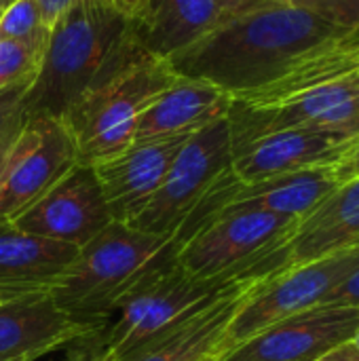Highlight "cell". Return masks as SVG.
Here are the masks:
<instances>
[{"instance_id": "cell-26", "label": "cell", "mask_w": 359, "mask_h": 361, "mask_svg": "<svg viewBox=\"0 0 359 361\" xmlns=\"http://www.w3.org/2000/svg\"><path fill=\"white\" fill-rule=\"evenodd\" d=\"M330 167H332V171H334V176H336V180L341 184L349 182L353 178H359V135L349 140V144H347L345 152L341 154V159Z\"/></svg>"}, {"instance_id": "cell-31", "label": "cell", "mask_w": 359, "mask_h": 361, "mask_svg": "<svg viewBox=\"0 0 359 361\" xmlns=\"http://www.w3.org/2000/svg\"><path fill=\"white\" fill-rule=\"evenodd\" d=\"M36 2H38L44 27L51 30V25L61 17V13H66L76 0H36Z\"/></svg>"}, {"instance_id": "cell-1", "label": "cell", "mask_w": 359, "mask_h": 361, "mask_svg": "<svg viewBox=\"0 0 359 361\" xmlns=\"http://www.w3.org/2000/svg\"><path fill=\"white\" fill-rule=\"evenodd\" d=\"M351 34L307 8L275 4L224 19L167 63L178 76L235 97L277 80L313 51Z\"/></svg>"}, {"instance_id": "cell-11", "label": "cell", "mask_w": 359, "mask_h": 361, "mask_svg": "<svg viewBox=\"0 0 359 361\" xmlns=\"http://www.w3.org/2000/svg\"><path fill=\"white\" fill-rule=\"evenodd\" d=\"M8 222L25 233L83 247L114 220L93 167L76 163L40 199Z\"/></svg>"}, {"instance_id": "cell-38", "label": "cell", "mask_w": 359, "mask_h": 361, "mask_svg": "<svg viewBox=\"0 0 359 361\" xmlns=\"http://www.w3.org/2000/svg\"><path fill=\"white\" fill-rule=\"evenodd\" d=\"M203 361H220V357H207V360Z\"/></svg>"}, {"instance_id": "cell-23", "label": "cell", "mask_w": 359, "mask_h": 361, "mask_svg": "<svg viewBox=\"0 0 359 361\" xmlns=\"http://www.w3.org/2000/svg\"><path fill=\"white\" fill-rule=\"evenodd\" d=\"M49 30L42 23L36 0H15L0 15V40L47 42Z\"/></svg>"}, {"instance_id": "cell-34", "label": "cell", "mask_w": 359, "mask_h": 361, "mask_svg": "<svg viewBox=\"0 0 359 361\" xmlns=\"http://www.w3.org/2000/svg\"><path fill=\"white\" fill-rule=\"evenodd\" d=\"M332 131H336V133H341L345 137H355V135H359V102L358 106H355V110L351 112V116L345 123H341L336 129H332Z\"/></svg>"}, {"instance_id": "cell-24", "label": "cell", "mask_w": 359, "mask_h": 361, "mask_svg": "<svg viewBox=\"0 0 359 361\" xmlns=\"http://www.w3.org/2000/svg\"><path fill=\"white\" fill-rule=\"evenodd\" d=\"M288 4L307 8L349 32H359V0H288Z\"/></svg>"}, {"instance_id": "cell-35", "label": "cell", "mask_w": 359, "mask_h": 361, "mask_svg": "<svg viewBox=\"0 0 359 361\" xmlns=\"http://www.w3.org/2000/svg\"><path fill=\"white\" fill-rule=\"evenodd\" d=\"M13 2H15V0H0V15H2V13H4Z\"/></svg>"}, {"instance_id": "cell-21", "label": "cell", "mask_w": 359, "mask_h": 361, "mask_svg": "<svg viewBox=\"0 0 359 361\" xmlns=\"http://www.w3.org/2000/svg\"><path fill=\"white\" fill-rule=\"evenodd\" d=\"M359 68V32L330 42L305 59H300L296 66H292L286 74H281L277 80L235 95L231 97L233 104L241 106H267V104H277L288 97L339 82L347 76H351Z\"/></svg>"}, {"instance_id": "cell-16", "label": "cell", "mask_w": 359, "mask_h": 361, "mask_svg": "<svg viewBox=\"0 0 359 361\" xmlns=\"http://www.w3.org/2000/svg\"><path fill=\"white\" fill-rule=\"evenodd\" d=\"M76 254V245L32 235L0 220V300L51 292Z\"/></svg>"}, {"instance_id": "cell-8", "label": "cell", "mask_w": 359, "mask_h": 361, "mask_svg": "<svg viewBox=\"0 0 359 361\" xmlns=\"http://www.w3.org/2000/svg\"><path fill=\"white\" fill-rule=\"evenodd\" d=\"M300 220L245 205L216 209L178 250V262L197 277L245 267L288 241Z\"/></svg>"}, {"instance_id": "cell-7", "label": "cell", "mask_w": 359, "mask_h": 361, "mask_svg": "<svg viewBox=\"0 0 359 361\" xmlns=\"http://www.w3.org/2000/svg\"><path fill=\"white\" fill-rule=\"evenodd\" d=\"M358 269L359 245L313 262L292 264L281 271L277 277L267 281L231 322L220 343L222 361L267 328L324 305L328 294Z\"/></svg>"}, {"instance_id": "cell-33", "label": "cell", "mask_w": 359, "mask_h": 361, "mask_svg": "<svg viewBox=\"0 0 359 361\" xmlns=\"http://www.w3.org/2000/svg\"><path fill=\"white\" fill-rule=\"evenodd\" d=\"M317 361H359V353L358 349L353 347V343H349V345L339 347L336 351L328 353L326 357H322V360Z\"/></svg>"}, {"instance_id": "cell-18", "label": "cell", "mask_w": 359, "mask_h": 361, "mask_svg": "<svg viewBox=\"0 0 359 361\" xmlns=\"http://www.w3.org/2000/svg\"><path fill=\"white\" fill-rule=\"evenodd\" d=\"M222 21L216 0H146L133 27L146 53L169 59Z\"/></svg>"}, {"instance_id": "cell-37", "label": "cell", "mask_w": 359, "mask_h": 361, "mask_svg": "<svg viewBox=\"0 0 359 361\" xmlns=\"http://www.w3.org/2000/svg\"><path fill=\"white\" fill-rule=\"evenodd\" d=\"M353 78H355V82H358V85H359V68H358V70H355V72H353Z\"/></svg>"}, {"instance_id": "cell-4", "label": "cell", "mask_w": 359, "mask_h": 361, "mask_svg": "<svg viewBox=\"0 0 359 361\" xmlns=\"http://www.w3.org/2000/svg\"><path fill=\"white\" fill-rule=\"evenodd\" d=\"M176 78L167 59L140 53L87 91L61 118L74 140L78 163L95 165L125 150L133 142L140 114Z\"/></svg>"}, {"instance_id": "cell-27", "label": "cell", "mask_w": 359, "mask_h": 361, "mask_svg": "<svg viewBox=\"0 0 359 361\" xmlns=\"http://www.w3.org/2000/svg\"><path fill=\"white\" fill-rule=\"evenodd\" d=\"M104 330L74 343L72 351L61 361H102V355H104Z\"/></svg>"}, {"instance_id": "cell-36", "label": "cell", "mask_w": 359, "mask_h": 361, "mask_svg": "<svg viewBox=\"0 0 359 361\" xmlns=\"http://www.w3.org/2000/svg\"><path fill=\"white\" fill-rule=\"evenodd\" d=\"M353 347L358 349V353H359V332L355 334V338H353Z\"/></svg>"}, {"instance_id": "cell-19", "label": "cell", "mask_w": 359, "mask_h": 361, "mask_svg": "<svg viewBox=\"0 0 359 361\" xmlns=\"http://www.w3.org/2000/svg\"><path fill=\"white\" fill-rule=\"evenodd\" d=\"M359 245V178L343 182L326 197L290 239L294 264L313 262Z\"/></svg>"}, {"instance_id": "cell-12", "label": "cell", "mask_w": 359, "mask_h": 361, "mask_svg": "<svg viewBox=\"0 0 359 361\" xmlns=\"http://www.w3.org/2000/svg\"><path fill=\"white\" fill-rule=\"evenodd\" d=\"M359 332V309L320 305L296 313L256 334L226 360L231 361H317Z\"/></svg>"}, {"instance_id": "cell-29", "label": "cell", "mask_w": 359, "mask_h": 361, "mask_svg": "<svg viewBox=\"0 0 359 361\" xmlns=\"http://www.w3.org/2000/svg\"><path fill=\"white\" fill-rule=\"evenodd\" d=\"M224 19L229 17H237V15H245L252 11H260L267 6H275V4H288V0H216Z\"/></svg>"}, {"instance_id": "cell-5", "label": "cell", "mask_w": 359, "mask_h": 361, "mask_svg": "<svg viewBox=\"0 0 359 361\" xmlns=\"http://www.w3.org/2000/svg\"><path fill=\"white\" fill-rule=\"evenodd\" d=\"M171 237V235H169ZM169 237L112 222L89 243L51 290L57 307L74 317L108 322L125 292L163 250Z\"/></svg>"}, {"instance_id": "cell-6", "label": "cell", "mask_w": 359, "mask_h": 361, "mask_svg": "<svg viewBox=\"0 0 359 361\" xmlns=\"http://www.w3.org/2000/svg\"><path fill=\"white\" fill-rule=\"evenodd\" d=\"M231 167L233 140L229 118L222 116L186 140L159 190L129 226L161 237L174 235Z\"/></svg>"}, {"instance_id": "cell-14", "label": "cell", "mask_w": 359, "mask_h": 361, "mask_svg": "<svg viewBox=\"0 0 359 361\" xmlns=\"http://www.w3.org/2000/svg\"><path fill=\"white\" fill-rule=\"evenodd\" d=\"M188 137L131 142L125 150L91 165L114 222L131 224L142 214Z\"/></svg>"}, {"instance_id": "cell-20", "label": "cell", "mask_w": 359, "mask_h": 361, "mask_svg": "<svg viewBox=\"0 0 359 361\" xmlns=\"http://www.w3.org/2000/svg\"><path fill=\"white\" fill-rule=\"evenodd\" d=\"M339 186L341 182L336 180L330 165L281 173L256 182L235 180L226 205H245L305 220Z\"/></svg>"}, {"instance_id": "cell-10", "label": "cell", "mask_w": 359, "mask_h": 361, "mask_svg": "<svg viewBox=\"0 0 359 361\" xmlns=\"http://www.w3.org/2000/svg\"><path fill=\"white\" fill-rule=\"evenodd\" d=\"M76 163V146L63 121L28 116L0 184V220L28 209Z\"/></svg>"}, {"instance_id": "cell-30", "label": "cell", "mask_w": 359, "mask_h": 361, "mask_svg": "<svg viewBox=\"0 0 359 361\" xmlns=\"http://www.w3.org/2000/svg\"><path fill=\"white\" fill-rule=\"evenodd\" d=\"M28 116L19 118L17 123H13L8 129H4L0 133V184L4 180V173H6V167H8V161H11V154H13V148H15V142L25 125Z\"/></svg>"}, {"instance_id": "cell-32", "label": "cell", "mask_w": 359, "mask_h": 361, "mask_svg": "<svg viewBox=\"0 0 359 361\" xmlns=\"http://www.w3.org/2000/svg\"><path fill=\"white\" fill-rule=\"evenodd\" d=\"M106 2L110 6H114L116 11H121L123 15H127L129 19H135L146 0H106Z\"/></svg>"}, {"instance_id": "cell-25", "label": "cell", "mask_w": 359, "mask_h": 361, "mask_svg": "<svg viewBox=\"0 0 359 361\" xmlns=\"http://www.w3.org/2000/svg\"><path fill=\"white\" fill-rule=\"evenodd\" d=\"M30 82H21V85H15V87L0 91V133L25 116L23 114V95L28 91Z\"/></svg>"}, {"instance_id": "cell-39", "label": "cell", "mask_w": 359, "mask_h": 361, "mask_svg": "<svg viewBox=\"0 0 359 361\" xmlns=\"http://www.w3.org/2000/svg\"><path fill=\"white\" fill-rule=\"evenodd\" d=\"M11 361H30V360H11Z\"/></svg>"}, {"instance_id": "cell-3", "label": "cell", "mask_w": 359, "mask_h": 361, "mask_svg": "<svg viewBox=\"0 0 359 361\" xmlns=\"http://www.w3.org/2000/svg\"><path fill=\"white\" fill-rule=\"evenodd\" d=\"M277 247L235 271L216 277H197L178 262L176 256L180 243L171 235L163 250L150 260L144 273L121 298L116 307V311L121 313L118 322L104 330L102 361L125 360L140 347L171 330L190 313L216 298L222 290L233 286L237 279L258 269Z\"/></svg>"}, {"instance_id": "cell-22", "label": "cell", "mask_w": 359, "mask_h": 361, "mask_svg": "<svg viewBox=\"0 0 359 361\" xmlns=\"http://www.w3.org/2000/svg\"><path fill=\"white\" fill-rule=\"evenodd\" d=\"M44 44L47 42L0 40V91L34 78Z\"/></svg>"}, {"instance_id": "cell-28", "label": "cell", "mask_w": 359, "mask_h": 361, "mask_svg": "<svg viewBox=\"0 0 359 361\" xmlns=\"http://www.w3.org/2000/svg\"><path fill=\"white\" fill-rule=\"evenodd\" d=\"M324 305H345V307H358L359 309V269L347 277L336 290L328 294Z\"/></svg>"}, {"instance_id": "cell-13", "label": "cell", "mask_w": 359, "mask_h": 361, "mask_svg": "<svg viewBox=\"0 0 359 361\" xmlns=\"http://www.w3.org/2000/svg\"><path fill=\"white\" fill-rule=\"evenodd\" d=\"M106 324L61 311L51 292L0 300V361H36L104 330Z\"/></svg>"}, {"instance_id": "cell-40", "label": "cell", "mask_w": 359, "mask_h": 361, "mask_svg": "<svg viewBox=\"0 0 359 361\" xmlns=\"http://www.w3.org/2000/svg\"><path fill=\"white\" fill-rule=\"evenodd\" d=\"M224 361H231V360H224Z\"/></svg>"}, {"instance_id": "cell-9", "label": "cell", "mask_w": 359, "mask_h": 361, "mask_svg": "<svg viewBox=\"0 0 359 361\" xmlns=\"http://www.w3.org/2000/svg\"><path fill=\"white\" fill-rule=\"evenodd\" d=\"M290 239L279 245L258 269L237 279L216 298L190 313L184 322L163 332L121 361H203L220 357V343L245 302L273 277L292 267Z\"/></svg>"}, {"instance_id": "cell-2", "label": "cell", "mask_w": 359, "mask_h": 361, "mask_svg": "<svg viewBox=\"0 0 359 361\" xmlns=\"http://www.w3.org/2000/svg\"><path fill=\"white\" fill-rule=\"evenodd\" d=\"M146 53L133 19L106 0H76L51 25L38 70L23 95L25 116L63 118L93 87Z\"/></svg>"}, {"instance_id": "cell-15", "label": "cell", "mask_w": 359, "mask_h": 361, "mask_svg": "<svg viewBox=\"0 0 359 361\" xmlns=\"http://www.w3.org/2000/svg\"><path fill=\"white\" fill-rule=\"evenodd\" d=\"M349 140L317 127L269 133L233 150V173L239 182H256L300 169L328 167L341 159Z\"/></svg>"}, {"instance_id": "cell-17", "label": "cell", "mask_w": 359, "mask_h": 361, "mask_svg": "<svg viewBox=\"0 0 359 361\" xmlns=\"http://www.w3.org/2000/svg\"><path fill=\"white\" fill-rule=\"evenodd\" d=\"M229 110V93L209 82L178 76L140 114L133 142L193 135L205 125L226 116Z\"/></svg>"}]
</instances>
